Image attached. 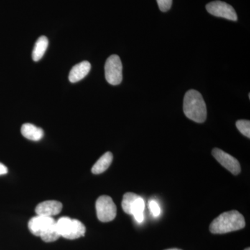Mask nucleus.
I'll return each mask as SVG.
<instances>
[{
	"mask_svg": "<svg viewBox=\"0 0 250 250\" xmlns=\"http://www.w3.org/2000/svg\"><path fill=\"white\" fill-rule=\"evenodd\" d=\"M246 227V220L238 210L225 212L214 219L210 225V232L214 234H223L238 231Z\"/></svg>",
	"mask_w": 250,
	"mask_h": 250,
	"instance_id": "nucleus-1",
	"label": "nucleus"
},
{
	"mask_svg": "<svg viewBox=\"0 0 250 250\" xmlns=\"http://www.w3.org/2000/svg\"><path fill=\"white\" fill-rule=\"evenodd\" d=\"M185 116L197 123H203L207 117V106L201 94L195 90H190L184 99Z\"/></svg>",
	"mask_w": 250,
	"mask_h": 250,
	"instance_id": "nucleus-2",
	"label": "nucleus"
},
{
	"mask_svg": "<svg viewBox=\"0 0 250 250\" xmlns=\"http://www.w3.org/2000/svg\"><path fill=\"white\" fill-rule=\"evenodd\" d=\"M105 77L110 84H120L123 81V64L116 54L108 57L105 63Z\"/></svg>",
	"mask_w": 250,
	"mask_h": 250,
	"instance_id": "nucleus-3",
	"label": "nucleus"
},
{
	"mask_svg": "<svg viewBox=\"0 0 250 250\" xmlns=\"http://www.w3.org/2000/svg\"><path fill=\"white\" fill-rule=\"evenodd\" d=\"M97 216L100 221L108 223L114 220L116 216V206L111 197L102 195L96 201Z\"/></svg>",
	"mask_w": 250,
	"mask_h": 250,
	"instance_id": "nucleus-4",
	"label": "nucleus"
},
{
	"mask_svg": "<svg viewBox=\"0 0 250 250\" xmlns=\"http://www.w3.org/2000/svg\"><path fill=\"white\" fill-rule=\"evenodd\" d=\"M210 14L216 17L225 18L229 21H236L237 14L231 5L221 1H212L206 6Z\"/></svg>",
	"mask_w": 250,
	"mask_h": 250,
	"instance_id": "nucleus-5",
	"label": "nucleus"
},
{
	"mask_svg": "<svg viewBox=\"0 0 250 250\" xmlns=\"http://www.w3.org/2000/svg\"><path fill=\"white\" fill-rule=\"evenodd\" d=\"M213 157L218 161L219 164H221L225 168L229 171L234 175H237L241 172V167L240 163L232 156L228 154L222 149L214 148L212 150Z\"/></svg>",
	"mask_w": 250,
	"mask_h": 250,
	"instance_id": "nucleus-6",
	"label": "nucleus"
},
{
	"mask_svg": "<svg viewBox=\"0 0 250 250\" xmlns=\"http://www.w3.org/2000/svg\"><path fill=\"white\" fill-rule=\"evenodd\" d=\"M55 223L56 220L52 217L37 215L29 220L28 227L32 234L40 237Z\"/></svg>",
	"mask_w": 250,
	"mask_h": 250,
	"instance_id": "nucleus-7",
	"label": "nucleus"
},
{
	"mask_svg": "<svg viewBox=\"0 0 250 250\" xmlns=\"http://www.w3.org/2000/svg\"><path fill=\"white\" fill-rule=\"evenodd\" d=\"M62 204L56 200H48L41 202L36 208V214L43 216L52 217L62 211Z\"/></svg>",
	"mask_w": 250,
	"mask_h": 250,
	"instance_id": "nucleus-8",
	"label": "nucleus"
},
{
	"mask_svg": "<svg viewBox=\"0 0 250 250\" xmlns=\"http://www.w3.org/2000/svg\"><path fill=\"white\" fill-rule=\"evenodd\" d=\"M90 68H91V65L89 62H86V61L77 64L70 70V74H69V80L72 83L80 82L89 73Z\"/></svg>",
	"mask_w": 250,
	"mask_h": 250,
	"instance_id": "nucleus-9",
	"label": "nucleus"
},
{
	"mask_svg": "<svg viewBox=\"0 0 250 250\" xmlns=\"http://www.w3.org/2000/svg\"><path fill=\"white\" fill-rule=\"evenodd\" d=\"M21 133L26 139L34 141H40L44 136L43 130L30 123L22 125Z\"/></svg>",
	"mask_w": 250,
	"mask_h": 250,
	"instance_id": "nucleus-10",
	"label": "nucleus"
},
{
	"mask_svg": "<svg viewBox=\"0 0 250 250\" xmlns=\"http://www.w3.org/2000/svg\"><path fill=\"white\" fill-rule=\"evenodd\" d=\"M113 156L111 152H107L103 154L100 159L97 161L95 165L92 167V172L95 174H100L105 172L113 161Z\"/></svg>",
	"mask_w": 250,
	"mask_h": 250,
	"instance_id": "nucleus-11",
	"label": "nucleus"
},
{
	"mask_svg": "<svg viewBox=\"0 0 250 250\" xmlns=\"http://www.w3.org/2000/svg\"><path fill=\"white\" fill-rule=\"evenodd\" d=\"M48 39L45 36H41L38 39L32 52V59L34 62H39L42 58L48 47Z\"/></svg>",
	"mask_w": 250,
	"mask_h": 250,
	"instance_id": "nucleus-12",
	"label": "nucleus"
},
{
	"mask_svg": "<svg viewBox=\"0 0 250 250\" xmlns=\"http://www.w3.org/2000/svg\"><path fill=\"white\" fill-rule=\"evenodd\" d=\"M85 233V228L80 220L72 219L71 227L67 233L66 239L74 240L83 236Z\"/></svg>",
	"mask_w": 250,
	"mask_h": 250,
	"instance_id": "nucleus-13",
	"label": "nucleus"
},
{
	"mask_svg": "<svg viewBox=\"0 0 250 250\" xmlns=\"http://www.w3.org/2000/svg\"><path fill=\"white\" fill-rule=\"evenodd\" d=\"M145 209V202L141 196L136 199L134 202V205L131 208V215H134L135 220L139 223H141L144 220V215L143 211Z\"/></svg>",
	"mask_w": 250,
	"mask_h": 250,
	"instance_id": "nucleus-14",
	"label": "nucleus"
},
{
	"mask_svg": "<svg viewBox=\"0 0 250 250\" xmlns=\"http://www.w3.org/2000/svg\"><path fill=\"white\" fill-rule=\"evenodd\" d=\"M139 197V195H136L134 192H126L125 194L122 202V207L125 213L131 215L132 206Z\"/></svg>",
	"mask_w": 250,
	"mask_h": 250,
	"instance_id": "nucleus-15",
	"label": "nucleus"
},
{
	"mask_svg": "<svg viewBox=\"0 0 250 250\" xmlns=\"http://www.w3.org/2000/svg\"><path fill=\"white\" fill-rule=\"evenodd\" d=\"M40 237L42 238V241L46 242V243H51V242L58 240L61 236L58 230H57L56 223L52 226H51L48 229L46 230L45 232L42 233Z\"/></svg>",
	"mask_w": 250,
	"mask_h": 250,
	"instance_id": "nucleus-16",
	"label": "nucleus"
},
{
	"mask_svg": "<svg viewBox=\"0 0 250 250\" xmlns=\"http://www.w3.org/2000/svg\"><path fill=\"white\" fill-rule=\"evenodd\" d=\"M237 129L245 136L250 138V122L246 120H240L236 123Z\"/></svg>",
	"mask_w": 250,
	"mask_h": 250,
	"instance_id": "nucleus-17",
	"label": "nucleus"
},
{
	"mask_svg": "<svg viewBox=\"0 0 250 250\" xmlns=\"http://www.w3.org/2000/svg\"><path fill=\"white\" fill-rule=\"evenodd\" d=\"M159 9L163 12H166L170 9L172 6V0H156Z\"/></svg>",
	"mask_w": 250,
	"mask_h": 250,
	"instance_id": "nucleus-18",
	"label": "nucleus"
},
{
	"mask_svg": "<svg viewBox=\"0 0 250 250\" xmlns=\"http://www.w3.org/2000/svg\"><path fill=\"white\" fill-rule=\"evenodd\" d=\"M149 206L151 212H152V215L154 217H158L160 215L161 208L157 202L154 201V200H151L149 202Z\"/></svg>",
	"mask_w": 250,
	"mask_h": 250,
	"instance_id": "nucleus-19",
	"label": "nucleus"
},
{
	"mask_svg": "<svg viewBox=\"0 0 250 250\" xmlns=\"http://www.w3.org/2000/svg\"><path fill=\"white\" fill-rule=\"evenodd\" d=\"M8 172L7 167L4 165V164L0 163V175H4Z\"/></svg>",
	"mask_w": 250,
	"mask_h": 250,
	"instance_id": "nucleus-20",
	"label": "nucleus"
},
{
	"mask_svg": "<svg viewBox=\"0 0 250 250\" xmlns=\"http://www.w3.org/2000/svg\"><path fill=\"white\" fill-rule=\"evenodd\" d=\"M182 250L177 249V248H172V249H168V250Z\"/></svg>",
	"mask_w": 250,
	"mask_h": 250,
	"instance_id": "nucleus-21",
	"label": "nucleus"
},
{
	"mask_svg": "<svg viewBox=\"0 0 250 250\" xmlns=\"http://www.w3.org/2000/svg\"><path fill=\"white\" fill-rule=\"evenodd\" d=\"M245 250H250V248H247V249H246Z\"/></svg>",
	"mask_w": 250,
	"mask_h": 250,
	"instance_id": "nucleus-22",
	"label": "nucleus"
}]
</instances>
